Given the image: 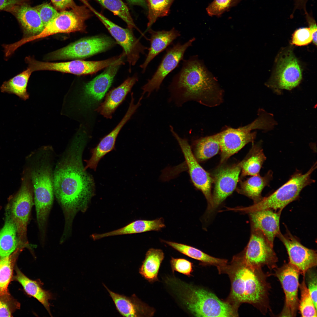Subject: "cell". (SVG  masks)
<instances>
[{"label": "cell", "instance_id": "6da1fadb", "mask_svg": "<svg viewBox=\"0 0 317 317\" xmlns=\"http://www.w3.org/2000/svg\"><path fill=\"white\" fill-rule=\"evenodd\" d=\"M84 131H80L57 164L53 174L54 193L65 216L64 231L71 232L73 220L79 211H85L94 195L92 176L85 169L82 156L86 142Z\"/></svg>", "mask_w": 317, "mask_h": 317}, {"label": "cell", "instance_id": "7a4b0ae2", "mask_svg": "<svg viewBox=\"0 0 317 317\" xmlns=\"http://www.w3.org/2000/svg\"><path fill=\"white\" fill-rule=\"evenodd\" d=\"M183 60L181 70L168 86L169 101L178 107L192 101L209 107L220 104L222 92L202 61L196 56Z\"/></svg>", "mask_w": 317, "mask_h": 317}, {"label": "cell", "instance_id": "3957f363", "mask_svg": "<svg viewBox=\"0 0 317 317\" xmlns=\"http://www.w3.org/2000/svg\"><path fill=\"white\" fill-rule=\"evenodd\" d=\"M227 274L231 287L226 300L237 309L243 303L250 304L264 314L269 308V275L262 269L248 264L239 254L234 256L231 262L224 266L220 274Z\"/></svg>", "mask_w": 317, "mask_h": 317}, {"label": "cell", "instance_id": "277c9868", "mask_svg": "<svg viewBox=\"0 0 317 317\" xmlns=\"http://www.w3.org/2000/svg\"><path fill=\"white\" fill-rule=\"evenodd\" d=\"M165 282L181 304L194 316H238L237 309L210 291L175 277H167Z\"/></svg>", "mask_w": 317, "mask_h": 317}, {"label": "cell", "instance_id": "5b68a950", "mask_svg": "<svg viewBox=\"0 0 317 317\" xmlns=\"http://www.w3.org/2000/svg\"><path fill=\"white\" fill-rule=\"evenodd\" d=\"M43 156L31 173L37 219L40 232H46L48 217L53 200V174L51 165Z\"/></svg>", "mask_w": 317, "mask_h": 317}, {"label": "cell", "instance_id": "8992f818", "mask_svg": "<svg viewBox=\"0 0 317 317\" xmlns=\"http://www.w3.org/2000/svg\"><path fill=\"white\" fill-rule=\"evenodd\" d=\"M316 168V162L305 173L296 170L286 182L274 192L250 206L237 208V210L247 213L266 209L282 211L288 205L298 198L305 187L315 182L311 176Z\"/></svg>", "mask_w": 317, "mask_h": 317}, {"label": "cell", "instance_id": "52a82bcc", "mask_svg": "<svg viewBox=\"0 0 317 317\" xmlns=\"http://www.w3.org/2000/svg\"><path fill=\"white\" fill-rule=\"evenodd\" d=\"M91 16L90 10L85 6H77L70 10L60 11L41 33L30 37L29 40L31 41L59 33L85 32V21Z\"/></svg>", "mask_w": 317, "mask_h": 317}, {"label": "cell", "instance_id": "ba28073f", "mask_svg": "<svg viewBox=\"0 0 317 317\" xmlns=\"http://www.w3.org/2000/svg\"><path fill=\"white\" fill-rule=\"evenodd\" d=\"M239 254L244 261L253 268L262 269L265 266L271 269L277 268L278 258L273 246L258 230L251 228L249 242Z\"/></svg>", "mask_w": 317, "mask_h": 317}, {"label": "cell", "instance_id": "9c48e42d", "mask_svg": "<svg viewBox=\"0 0 317 317\" xmlns=\"http://www.w3.org/2000/svg\"><path fill=\"white\" fill-rule=\"evenodd\" d=\"M115 44L110 38L96 36L78 40L47 56L51 60L77 59L87 58L109 49Z\"/></svg>", "mask_w": 317, "mask_h": 317}, {"label": "cell", "instance_id": "30bf717a", "mask_svg": "<svg viewBox=\"0 0 317 317\" xmlns=\"http://www.w3.org/2000/svg\"><path fill=\"white\" fill-rule=\"evenodd\" d=\"M31 180L30 181L29 178H26L19 191L12 199L10 206V214L17 229L19 240L25 247L28 246L27 228L34 204Z\"/></svg>", "mask_w": 317, "mask_h": 317}, {"label": "cell", "instance_id": "8fae6325", "mask_svg": "<svg viewBox=\"0 0 317 317\" xmlns=\"http://www.w3.org/2000/svg\"><path fill=\"white\" fill-rule=\"evenodd\" d=\"M115 60L114 58L113 57L98 61L76 59L62 62H42L37 60L30 56L27 57L25 59L26 63L33 72L51 70L80 75L95 73L108 67Z\"/></svg>", "mask_w": 317, "mask_h": 317}, {"label": "cell", "instance_id": "7c38bea8", "mask_svg": "<svg viewBox=\"0 0 317 317\" xmlns=\"http://www.w3.org/2000/svg\"><path fill=\"white\" fill-rule=\"evenodd\" d=\"M170 129L178 142L183 154L193 183L196 188L202 192L207 200V212L209 211L212 205L211 189L213 179L199 164L187 139L181 137L175 131L172 126H170Z\"/></svg>", "mask_w": 317, "mask_h": 317}, {"label": "cell", "instance_id": "4fadbf2b", "mask_svg": "<svg viewBox=\"0 0 317 317\" xmlns=\"http://www.w3.org/2000/svg\"><path fill=\"white\" fill-rule=\"evenodd\" d=\"M88 8L98 18L118 43L123 48L130 69L139 60L141 54H145L148 48L143 45L134 35L132 30L124 28L115 24L88 5Z\"/></svg>", "mask_w": 317, "mask_h": 317}, {"label": "cell", "instance_id": "5bb4252c", "mask_svg": "<svg viewBox=\"0 0 317 317\" xmlns=\"http://www.w3.org/2000/svg\"><path fill=\"white\" fill-rule=\"evenodd\" d=\"M193 38L183 44L178 42L167 49L166 53L156 71L151 77L142 87V95L146 93L149 97L154 90L158 91L166 76L178 66L183 60L187 49L195 40Z\"/></svg>", "mask_w": 317, "mask_h": 317}, {"label": "cell", "instance_id": "9a60e30c", "mask_svg": "<svg viewBox=\"0 0 317 317\" xmlns=\"http://www.w3.org/2000/svg\"><path fill=\"white\" fill-rule=\"evenodd\" d=\"M125 55H120L114 62L106 68L101 74L86 83L83 87L81 102L85 108L92 107L103 98L110 87Z\"/></svg>", "mask_w": 317, "mask_h": 317}, {"label": "cell", "instance_id": "2e32d148", "mask_svg": "<svg viewBox=\"0 0 317 317\" xmlns=\"http://www.w3.org/2000/svg\"><path fill=\"white\" fill-rule=\"evenodd\" d=\"M259 122L255 119L252 123L237 129L229 128L218 133L221 152L220 162L223 163L246 144L254 141L256 132L252 130L260 129Z\"/></svg>", "mask_w": 317, "mask_h": 317}, {"label": "cell", "instance_id": "e0dca14e", "mask_svg": "<svg viewBox=\"0 0 317 317\" xmlns=\"http://www.w3.org/2000/svg\"><path fill=\"white\" fill-rule=\"evenodd\" d=\"M275 270L274 275L280 281L285 295V304L280 316L295 317L299 306L298 294L300 272L289 263Z\"/></svg>", "mask_w": 317, "mask_h": 317}, {"label": "cell", "instance_id": "ac0fdd59", "mask_svg": "<svg viewBox=\"0 0 317 317\" xmlns=\"http://www.w3.org/2000/svg\"><path fill=\"white\" fill-rule=\"evenodd\" d=\"M277 237L286 248L289 255V263L296 267L300 274L305 276L308 269L316 266V251L303 246L298 238L288 230L284 235L281 232Z\"/></svg>", "mask_w": 317, "mask_h": 317}, {"label": "cell", "instance_id": "d6986e66", "mask_svg": "<svg viewBox=\"0 0 317 317\" xmlns=\"http://www.w3.org/2000/svg\"><path fill=\"white\" fill-rule=\"evenodd\" d=\"M242 162L231 166H222L215 171L213 179L215 187L212 205L208 212H213L236 188L241 170Z\"/></svg>", "mask_w": 317, "mask_h": 317}, {"label": "cell", "instance_id": "ffe728a7", "mask_svg": "<svg viewBox=\"0 0 317 317\" xmlns=\"http://www.w3.org/2000/svg\"><path fill=\"white\" fill-rule=\"evenodd\" d=\"M138 108L137 104L132 102L130 103L127 112L119 124L112 131L102 138L95 147L91 149L90 158L84 160L86 163L85 170L89 168L96 171L100 160L107 154L115 149L116 138L119 131Z\"/></svg>", "mask_w": 317, "mask_h": 317}, {"label": "cell", "instance_id": "44dd1931", "mask_svg": "<svg viewBox=\"0 0 317 317\" xmlns=\"http://www.w3.org/2000/svg\"><path fill=\"white\" fill-rule=\"evenodd\" d=\"M302 78L301 68L293 54L287 53L280 58L274 82L277 89L291 90L299 85Z\"/></svg>", "mask_w": 317, "mask_h": 317}, {"label": "cell", "instance_id": "7402d4cb", "mask_svg": "<svg viewBox=\"0 0 317 317\" xmlns=\"http://www.w3.org/2000/svg\"><path fill=\"white\" fill-rule=\"evenodd\" d=\"M281 211L266 209L248 213L251 228L260 231L273 246L275 238L281 232L280 219Z\"/></svg>", "mask_w": 317, "mask_h": 317}, {"label": "cell", "instance_id": "603a6c76", "mask_svg": "<svg viewBox=\"0 0 317 317\" xmlns=\"http://www.w3.org/2000/svg\"><path fill=\"white\" fill-rule=\"evenodd\" d=\"M6 11L11 13L16 18L23 31L24 38L37 35L45 28L35 7L26 3L14 6Z\"/></svg>", "mask_w": 317, "mask_h": 317}, {"label": "cell", "instance_id": "cb8c5ba5", "mask_svg": "<svg viewBox=\"0 0 317 317\" xmlns=\"http://www.w3.org/2000/svg\"><path fill=\"white\" fill-rule=\"evenodd\" d=\"M116 308L119 313L125 317H139L152 315L150 309L141 301L135 294L131 297L120 294L112 291L104 284Z\"/></svg>", "mask_w": 317, "mask_h": 317}, {"label": "cell", "instance_id": "d4e9b609", "mask_svg": "<svg viewBox=\"0 0 317 317\" xmlns=\"http://www.w3.org/2000/svg\"><path fill=\"white\" fill-rule=\"evenodd\" d=\"M150 35V46L144 62L140 67L144 73L149 63L157 55L172 43L181 36L180 32L174 28L169 31H155L151 28L147 31Z\"/></svg>", "mask_w": 317, "mask_h": 317}, {"label": "cell", "instance_id": "484cf974", "mask_svg": "<svg viewBox=\"0 0 317 317\" xmlns=\"http://www.w3.org/2000/svg\"><path fill=\"white\" fill-rule=\"evenodd\" d=\"M138 80L136 75L127 78L121 85L108 93L104 101L96 110L104 117L111 119L116 109Z\"/></svg>", "mask_w": 317, "mask_h": 317}, {"label": "cell", "instance_id": "4316f807", "mask_svg": "<svg viewBox=\"0 0 317 317\" xmlns=\"http://www.w3.org/2000/svg\"><path fill=\"white\" fill-rule=\"evenodd\" d=\"M165 227L162 217L153 220H137L117 230L101 234H94L91 236L93 240H96L109 236L158 231Z\"/></svg>", "mask_w": 317, "mask_h": 317}, {"label": "cell", "instance_id": "83f0119b", "mask_svg": "<svg viewBox=\"0 0 317 317\" xmlns=\"http://www.w3.org/2000/svg\"><path fill=\"white\" fill-rule=\"evenodd\" d=\"M15 270L16 274L14 279L21 285L28 295L36 299L41 303L51 316L49 301L53 298L52 293L42 288V283L40 281L30 279L16 267Z\"/></svg>", "mask_w": 317, "mask_h": 317}, {"label": "cell", "instance_id": "f1b7e54d", "mask_svg": "<svg viewBox=\"0 0 317 317\" xmlns=\"http://www.w3.org/2000/svg\"><path fill=\"white\" fill-rule=\"evenodd\" d=\"M273 178V172L269 170L264 176L259 174L252 176L246 180L242 182L237 191L252 199L254 203L260 201L262 198V192L268 185Z\"/></svg>", "mask_w": 317, "mask_h": 317}, {"label": "cell", "instance_id": "f546056e", "mask_svg": "<svg viewBox=\"0 0 317 317\" xmlns=\"http://www.w3.org/2000/svg\"><path fill=\"white\" fill-rule=\"evenodd\" d=\"M162 241L181 253L200 261L203 264L216 267L218 272L228 263L226 259L213 257L190 246L164 240Z\"/></svg>", "mask_w": 317, "mask_h": 317}, {"label": "cell", "instance_id": "4dcf8cb0", "mask_svg": "<svg viewBox=\"0 0 317 317\" xmlns=\"http://www.w3.org/2000/svg\"><path fill=\"white\" fill-rule=\"evenodd\" d=\"M17 237V229L9 212L0 230V259L11 255L15 250L18 245Z\"/></svg>", "mask_w": 317, "mask_h": 317}, {"label": "cell", "instance_id": "1f68e13d", "mask_svg": "<svg viewBox=\"0 0 317 317\" xmlns=\"http://www.w3.org/2000/svg\"><path fill=\"white\" fill-rule=\"evenodd\" d=\"M164 257V253L161 249H149L139 269V273L149 282L158 281V271Z\"/></svg>", "mask_w": 317, "mask_h": 317}, {"label": "cell", "instance_id": "d6a6232c", "mask_svg": "<svg viewBox=\"0 0 317 317\" xmlns=\"http://www.w3.org/2000/svg\"><path fill=\"white\" fill-rule=\"evenodd\" d=\"M33 72L30 67L8 81L4 82L0 87L1 91L10 94H13L21 99L26 100L29 97L27 91L28 81Z\"/></svg>", "mask_w": 317, "mask_h": 317}, {"label": "cell", "instance_id": "836d02e7", "mask_svg": "<svg viewBox=\"0 0 317 317\" xmlns=\"http://www.w3.org/2000/svg\"><path fill=\"white\" fill-rule=\"evenodd\" d=\"M266 158L261 143L253 144L247 157L242 161V176L259 174Z\"/></svg>", "mask_w": 317, "mask_h": 317}, {"label": "cell", "instance_id": "e575fe53", "mask_svg": "<svg viewBox=\"0 0 317 317\" xmlns=\"http://www.w3.org/2000/svg\"><path fill=\"white\" fill-rule=\"evenodd\" d=\"M194 144V155L198 161L211 158L220 150L218 133L198 139L195 141Z\"/></svg>", "mask_w": 317, "mask_h": 317}, {"label": "cell", "instance_id": "d590c367", "mask_svg": "<svg viewBox=\"0 0 317 317\" xmlns=\"http://www.w3.org/2000/svg\"><path fill=\"white\" fill-rule=\"evenodd\" d=\"M94 0L122 19L126 23L129 29L132 30L135 28L142 33L135 25L128 7L122 0Z\"/></svg>", "mask_w": 317, "mask_h": 317}, {"label": "cell", "instance_id": "8d00e7d4", "mask_svg": "<svg viewBox=\"0 0 317 317\" xmlns=\"http://www.w3.org/2000/svg\"><path fill=\"white\" fill-rule=\"evenodd\" d=\"M175 0H145L148 9L147 31L151 28L157 19L166 16Z\"/></svg>", "mask_w": 317, "mask_h": 317}, {"label": "cell", "instance_id": "74e56055", "mask_svg": "<svg viewBox=\"0 0 317 317\" xmlns=\"http://www.w3.org/2000/svg\"><path fill=\"white\" fill-rule=\"evenodd\" d=\"M15 260L12 254L0 259V296L9 294L8 287L12 279Z\"/></svg>", "mask_w": 317, "mask_h": 317}, {"label": "cell", "instance_id": "f35d334b", "mask_svg": "<svg viewBox=\"0 0 317 317\" xmlns=\"http://www.w3.org/2000/svg\"><path fill=\"white\" fill-rule=\"evenodd\" d=\"M301 299L298 309L302 317H317V309L315 306L306 283L305 276L299 285Z\"/></svg>", "mask_w": 317, "mask_h": 317}, {"label": "cell", "instance_id": "ab89813d", "mask_svg": "<svg viewBox=\"0 0 317 317\" xmlns=\"http://www.w3.org/2000/svg\"><path fill=\"white\" fill-rule=\"evenodd\" d=\"M241 0H214L207 7V13L210 16L220 17L225 12L236 6Z\"/></svg>", "mask_w": 317, "mask_h": 317}, {"label": "cell", "instance_id": "60d3db41", "mask_svg": "<svg viewBox=\"0 0 317 317\" xmlns=\"http://www.w3.org/2000/svg\"><path fill=\"white\" fill-rule=\"evenodd\" d=\"M18 302L10 294L0 296V317H11L14 311L20 307Z\"/></svg>", "mask_w": 317, "mask_h": 317}, {"label": "cell", "instance_id": "b9f144b4", "mask_svg": "<svg viewBox=\"0 0 317 317\" xmlns=\"http://www.w3.org/2000/svg\"><path fill=\"white\" fill-rule=\"evenodd\" d=\"M35 7L45 27L55 17L59 12L55 7L47 3Z\"/></svg>", "mask_w": 317, "mask_h": 317}, {"label": "cell", "instance_id": "7bdbcfd3", "mask_svg": "<svg viewBox=\"0 0 317 317\" xmlns=\"http://www.w3.org/2000/svg\"><path fill=\"white\" fill-rule=\"evenodd\" d=\"M170 264L173 273L176 271L188 276H192L193 264L188 260L171 257Z\"/></svg>", "mask_w": 317, "mask_h": 317}, {"label": "cell", "instance_id": "ee69618b", "mask_svg": "<svg viewBox=\"0 0 317 317\" xmlns=\"http://www.w3.org/2000/svg\"><path fill=\"white\" fill-rule=\"evenodd\" d=\"M312 41V37L309 28H302L296 30L292 38V43L298 46L306 45Z\"/></svg>", "mask_w": 317, "mask_h": 317}, {"label": "cell", "instance_id": "f6af8a7d", "mask_svg": "<svg viewBox=\"0 0 317 317\" xmlns=\"http://www.w3.org/2000/svg\"><path fill=\"white\" fill-rule=\"evenodd\" d=\"M308 289L315 306L317 309V274L312 268L308 269L305 275Z\"/></svg>", "mask_w": 317, "mask_h": 317}, {"label": "cell", "instance_id": "bcb514c9", "mask_svg": "<svg viewBox=\"0 0 317 317\" xmlns=\"http://www.w3.org/2000/svg\"><path fill=\"white\" fill-rule=\"evenodd\" d=\"M51 1L56 9L60 11L68 9H73L77 6L73 0H51Z\"/></svg>", "mask_w": 317, "mask_h": 317}, {"label": "cell", "instance_id": "7dc6e473", "mask_svg": "<svg viewBox=\"0 0 317 317\" xmlns=\"http://www.w3.org/2000/svg\"><path fill=\"white\" fill-rule=\"evenodd\" d=\"M306 18L308 23L311 33L312 41L316 45L317 43V26L316 21L313 18L308 12L305 14Z\"/></svg>", "mask_w": 317, "mask_h": 317}, {"label": "cell", "instance_id": "c3c4849f", "mask_svg": "<svg viewBox=\"0 0 317 317\" xmlns=\"http://www.w3.org/2000/svg\"><path fill=\"white\" fill-rule=\"evenodd\" d=\"M25 3L26 0H0V10L6 11L14 6Z\"/></svg>", "mask_w": 317, "mask_h": 317}, {"label": "cell", "instance_id": "681fc988", "mask_svg": "<svg viewBox=\"0 0 317 317\" xmlns=\"http://www.w3.org/2000/svg\"><path fill=\"white\" fill-rule=\"evenodd\" d=\"M130 4L137 5L146 8L147 5L145 0H126Z\"/></svg>", "mask_w": 317, "mask_h": 317}]
</instances>
